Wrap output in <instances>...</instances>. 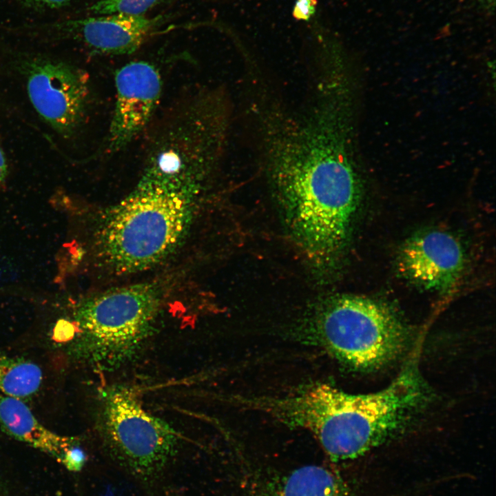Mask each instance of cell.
<instances>
[{
  "mask_svg": "<svg viewBox=\"0 0 496 496\" xmlns=\"http://www.w3.org/2000/svg\"><path fill=\"white\" fill-rule=\"evenodd\" d=\"M261 411L309 431L333 462L358 458L387 441L402 427L406 400L394 385L374 393L350 394L326 384L291 395L262 397Z\"/></svg>",
  "mask_w": 496,
  "mask_h": 496,
  "instance_id": "6da1fadb",
  "label": "cell"
},
{
  "mask_svg": "<svg viewBox=\"0 0 496 496\" xmlns=\"http://www.w3.org/2000/svg\"><path fill=\"white\" fill-rule=\"evenodd\" d=\"M196 197L137 185L101 223L96 240L101 265L123 275L165 259L187 231Z\"/></svg>",
  "mask_w": 496,
  "mask_h": 496,
  "instance_id": "7a4b0ae2",
  "label": "cell"
},
{
  "mask_svg": "<svg viewBox=\"0 0 496 496\" xmlns=\"http://www.w3.org/2000/svg\"><path fill=\"white\" fill-rule=\"evenodd\" d=\"M293 238L307 258L329 266L344 248L360 194L358 169L269 174Z\"/></svg>",
  "mask_w": 496,
  "mask_h": 496,
  "instance_id": "3957f363",
  "label": "cell"
},
{
  "mask_svg": "<svg viewBox=\"0 0 496 496\" xmlns=\"http://www.w3.org/2000/svg\"><path fill=\"white\" fill-rule=\"evenodd\" d=\"M97 431L106 456L145 496H167L181 440L174 428L146 411L132 389L116 385L101 392Z\"/></svg>",
  "mask_w": 496,
  "mask_h": 496,
  "instance_id": "277c9868",
  "label": "cell"
},
{
  "mask_svg": "<svg viewBox=\"0 0 496 496\" xmlns=\"http://www.w3.org/2000/svg\"><path fill=\"white\" fill-rule=\"evenodd\" d=\"M312 329L322 348L358 371L391 362L405 350L409 338L407 327L393 309L354 295L341 296L322 305Z\"/></svg>",
  "mask_w": 496,
  "mask_h": 496,
  "instance_id": "5b68a950",
  "label": "cell"
},
{
  "mask_svg": "<svg viewBox=\"0 0 496 496\" xmlns=\"http://www.w3.org/2000/svg\"><path fill=\"white\" fill-rule=\"evenodd\" d=\"M160 305L156 288L139 283L112 288L83 302L76 313V348L104 367L131 358L148 338Z\"/></svg>",
  "mask_w": 496,
  "mask_h": 496,
  "instance_id": "8992f818",
  "label": "cell"
},
{
  "mask_svg": "<svg viewBox=\"0 0 496 496\" xmlns=\"http://www.w3.org/2000/svg\"><path fill=\"white\" fill-rule=\"evenodd\" d=\"M30 103L38 114L64 137L80 127L88 107L86 75L65 62L36 57L23 66Z\"/></svg>",
  "mask_w": 496,
  "mask_h": 496,
  "instance_id": "52a82bcc",
  "label": "cell"
},
{
  "mask_svg": "<svg viewBox=\"0 0 496 496\" xmlns=\"http://www.w3.org/2000/svg\"><path fill=\"white\" fill-rule=\"evenodd\" d=\"M115 85L116 99L107 141L109 152L126 147L147 126L162 90L158 70L145 61L121 68Z\"/></svg>",
  "mask_w": 496,
  "mask_h": 496,
  "instance_id": "ba28073f",
  "label": "cell"
},
{
  "mask_svg": "<svg viewBox=\"0 0 496 496\" xmlns=\"http://www.w3.org/2000/svg\"><path fill=\"white\" fill-rule=\"evenodd\" d=\"M465 255L458 240L449 233L433 230L409 238L397 257V269L412 284L444 292L459 280Z\"/></svg>",
  "mask_w": 496,
  "mask_h": 496,
  "instance_id": "9c48e42d",
  "label": "cell"
},
{
  "mask_svg": "<svg viewBox=\"0 0 496 496\" xmlns=\"http://www.w3.org/2000/svg\"><path fill=\"white\" fill-rule=\"evenodd\" d=\"M159 22L160 17L112 14L68 21L64 28L92 51L118 55L137 50Z\"/></svg>",
  "mask_w": 496,
  "mask_h": 496,
  "instance_id": "30bf717a",
  "label": "cell"
},
{
  "mask_svg": "<svg viewBox=\"0 0 496 496\" xmlns=\"http://www.w3.org/2000/svg\"><path fill=\"white\" fill-rule=\"evenodd\" d=\"M0 427L8 435L54 457L61 463L79 440L63 436L41 424L22 400L0 395Z\"/></svg>",
  "mask_w": 496,
  "mask_h": 496,
  "instance_id": "8fae6325",
  "label": "cell"
},
{
  "mask_svg": "<svg viewBox=\"0 0 496 496\" xmlns=\"http://www.w3.org/2000/svg\"><path fill=\"white\" fill-rule=\"evenodd\" d=\"M256 496H355L338 473L307 465L265 480Z\"/></svg>",
  "mask_w": 496,
  "mask_h": 496,
  "instance_id": "7c38bea8",
  "label": "cell"
},
{
  "mask_svg": "<svg viewBox=\"0 0 496 496\" xmlns=\"http://www.w3.org/2000/svg\"><path fill=\"white\" fill-rule=\"evenodd\" d=\"M43 380L34 362L0 351V395L23 400L37 393Z\"/></svg>",
  "mask_w": 496,
  "mask_h": 496,
  "instance_id": "4fadbf2b",
  "label": "cell"
},
{
  "mask_svg": "<svg viewBox=\"0 0 496 496\" xmlns=\"http://www.w3.org/2000/svg\"><path fill=\"white\" fill-rule=\"evenodd\" d=\"M158 0H101L94 3L90 10L95 14H123L140 16L155 5Z\"/></svg>",
  "mask_w": 496,
  "mask_h": 496,
  "instance_id": "5bb4252c",
  "label": "cell"
},
{
  "mask_svg": "<svg viewBox=\"0 0 496 496\" xmlns=\"http://www.w3.org/2000/svg\"><path fill=\"white\" fill-rule=\"evenodd\" d=\"M86 461V453L78 441L68 450L61 464L70 471L79 472L85 466Z\"/></svg>",
  "mask_w": 496,
  "mask_h": 496,
  "instance_id": "9a60e30c",
  "label": "cell"
},
{
  "mask_svg": "<svg viewBox=\"0 0 496 496\" xmlns=\"http://www.w3.org/2000/svg\"><path fill=\"white\" fill-rule=\"evenodd\" d=\"M317 3V0H296L292 10L293 17L299 21H309L314 15Z\"/></svg>",
  "mask_w": 496,
  "mask_h": 496,
  "instance_id": "2e32d148",
  "label": "cell"
},
{
  "mask_svg": "<svg viewBox=\"0 0 496 496\" xmlns=\"http://www.w3.org/2000/svg\"><path fill=\"white\" fill-rule=\"evenodd\" d=\"M70 0H21L28 6L36 8H58L66 5Z\"/></svg>",
  "mask_w": 496,
  "mask_h": 496,
  "instance_id": "e0dca14e",
  "label": "cell"
},
{
  "mask_svg": "<svg viewBox=\"0 0 496 496\" xmlns=\"http://www.w3.org/2000/svg\"><path fill=\"white\" fill-rule=\"evenodd\" d=\"M8 174V165L5 154L0 147V186L3 185Z\"/></svg>",
  "mask_w": 496,
  "mask_h": 496,
  "instance_id": "ac0fdd59",
  "label": "cell"
},
{
  "mask_svg": "<svg viewBox=\"0 0 496 496\" xmlns=\"http://www.w3.org/2000/svg\"><path fill=\"white\" fill-rule=\"evenodd\" d=\"M0 496H2V495H1V490H0Z\"/></svg>",
  "mask_w": 496,
  "mask_h": 496,
  "instance_id": "d6986e66",
  "label": "cell"
}]
</instances>
